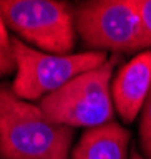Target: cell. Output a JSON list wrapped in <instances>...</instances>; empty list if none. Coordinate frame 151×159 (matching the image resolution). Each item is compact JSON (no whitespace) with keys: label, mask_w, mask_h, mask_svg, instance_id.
<instances>
[{"label":"cell","mask_w":151,"mask_h":159,"mask_svg":"<svg viewBox=\"0 0 151 159\" xmlns=\"http://www.w3.org/2000/svg\"><path fill=\"white\" fill-rule=\"evenodd\" d=\"M73 129L0 84V159H70Z\"/></svg>","instance_id":"cell-1"},{"label":"cell","mask_w":151,"mask_h":159,"mask_svg":"<svg viewBox=\"0 0 151 159\" xmlns=\"http://www.w3.org/2000/svg\"><path fill=\"white\" fill-rule=\"evenodd\" d=\"M10 45L16 64V76L11 88L22 100H42L75 76L102 67L110 59L105 51L49 54L25 45L18 37H11Z\"/></svg>","instance_id":"cell-2"},{"label":"cell","mask_w":151,"mask_h":159,"mask_svg":"<svg viewBox=\"0 0 151 159\" xmlns=\"http://www.w3.org/2000/svg\"><path fill=\"white\" fill-rule=\"evenodd\" d=\"M118 57L85 72L40 100V108L54 123L68 127H97L113 121L112 75Z\"/></svg>","instance_id":"cell-3"},{"label":"cell","mask_w":151,"mask_h":159,"mask_svg":"<svg viewBox=\"0 0 151 159\" xmlns=\"http://www.w3.org/2000/svg\"><path fill=\"white\" fill-rule=\"evenodd\" d=\"M0 13L7 27L21 42L49 54H72L75 46L73 8L56 0H2Z\"/></svg>","instance_id":"cell-4"},{"label":"cell","mask_w":151,"mask_h":159,"mask_svg":"<svg viewBox=\"0 0 151 159\" xmlns=\"http://www.w3.org/2000/svg\"><path fill=\"white\" fill-rule=\"evenodd\" d=\"M75 30L89 51L137 52L148 48L134 0H95L73 8Z\"/></svg>","instance_id":"cell-5"},{"label":"cell","mask_w":151,"mask_h":159,"mask_svg":"<svg viewBox=\"0 0 151 159\" xmlns=\"http://www.w3.org/2000/svg\"><path fill=\"white\" fill-rule=\"evenodd\" d=\"M151 91V49L142 51L119 69L112 83L113 105L126 123L142 111Z\"/></svg>","instance_id":"cell-6"},{"label":"cell","mask_w":151,"mask_h":159,"mask_svg":"<svg viewBox=\"0 0 151 159\" xmlns=\"http://www.w3.org/2000/svg\"><path fill=\"white\" fill-rule=\"evenodd\" d=\"M129 143L130 132L119 123L110 121L86 129L72 150L70 159H126Z\"/></svg>","instance_id":"cell-7"},{"label":"cell","mask_w":151,"mask_h":159,"mask_svg":"<svg viewBox=\"0 0 151 159\" xmlns=\"http://www.w3.org/2000/svg\"><path fill=\"white\" fill-rule=\"evenodd\" d=\"M140 145L142 151L146 159H151V91L146 97V102L142 108V118H140Z\"/></svg>","instance_id":"cell-8"},{"label":"cell","mask_w":151,"mask_h":159,"mask_svg":"<svg viewBox=\"0 0 151 159\" xmlns=\"http://www.w3.org/2000/svg\"><path fill=\"white\" fill-rule=\"evenodd\" d=\"M134 5L139 11L142 21V29L148 48H151V0H134Z\"/></svg>","instance_id":"cell-9"},{"label":"cell","mask_w":151,"mask_h":159,"mask_svg":"<svg viewBox=\"0 0 151 159\" xmlns=\"http://www.w3.org/2000/svg\"><path fill=\"white\" fill-rule=\"evenodd\" d=\"M13 70H16V64L11 51H5L0 48V78L10 75Z\"/></svg>","instance_id":"cell-10"},{"label":"cell","mask_w":151,"mask_h":159,"mask_svg":"<svg viewBox=\"0 0 151 159\" xmlns=\"http://www.w3.org/2000/svg\"><path fill=\"white\" fill-rule=\"evenodd\" d=\"M11 37L8 35V27H7V24L3 21V16H2V13H0V48L5 49V51H11Z\"/></svg>","instance_id":"cell-11"},{"label":"cell","mask_w":151,"mask_h":159,"mask_svg":"<svg viewBox=\"0 0 151 159\" xmlns=\"http://www.w3.org/2000/svg\"><path fill=\"white\" fill-rule=\"evenodd\" d=\"M129 159H145V157H143L142 154H139V151H137V150L134 148V150H132V153H130V157H129Z\"/></svg>","instance_id":"cell-12"}]
</instances>
